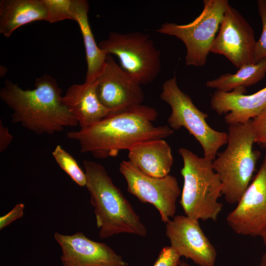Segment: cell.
<instances>
[{"label":"cell","mask_w":266,"mask_h":266,"mask_svg":"<svg viewBox=\"0 0 266 266\" xmlns=\"http://www.w3.org/2000/svg\"><path fill=\"white\" fill-rule=\"evenodd\" d=\"M158 116L154 108L138 104L110 113L86 129L68 132L66 136L78 143L82 153L99 159L116 157L121 150L171 135L174 131L168 125H154Z\"/></svg>","instance_id":"1"},{"label":"cell","mask_w":266,"mask_h":266,"mask_svg":"<svg viewBox=\"0 0 266 266\" xmlns=\"http://www.w3.org/2000/svg\"><path fill=\"white\" fill-rule=\"evenodd\" d=\"M62 93L57 80L45 73L35 79L32 90H24L6 80L0 98L12 110V123L36 134H51L78 125L64 103Z\"/></svg>","instance_id":"2"},{"label":"cell","mask_w":266,"mask_h":266,"mask_svg":"<svg viewBox=\"0 0 266 266\" xmlns=\"http://www.w3.org/2000/svg\"><path fill=\"white\" fill-rule=\"evenodd\" d=\"M86 187L94 208L99 237L107 238L120 233L145 236L147 231L129 201L116 186L104 167L84 160Z\"/></svg>","instance_id":"3"},{"label":"cell","mask_w":266,"mask_h":266,"mask_svg":"<svg viewBox=\"0 0 266 266\" xmlns=\"http://www.w3.org/2000/svg\"><path fill=\"white\" fill-rule=\"evenodd\" d=\"M178 153L183 162L179 202L186 216L197 221H217L223 206L218 201L222 195V184L212 161L184 147L180 148Z\"/></svg>","instance_id":"4"},{"label":"cell","mask_w":266,"mask_h":266,"mask_svg":"<svg viewBox=\"0 0 266 266\" xmlns=\"http://www.w3.org/2000/svg\"><path fill=\"white\" fill-rule=\"evenodd\" d=\"M254 143L251 120L229 126L227 147L212 162L222 184V195L230 204L237 203L250 185L261 155L253 150Z\"/></svg>","instance_id":"5"},{"label":"cell","mask_w":266,"mask_h":266,"mask_svg":"<svg viewBox=\"0 0 266 266\" xmlns=\"http://www.w3.org/2000/svg\"><path fill=\"white\" fill-rule=\"evenodd\" d=\"M160 98L171 108L167 118L169 127L173 131L185 128L201 146L203 157L213 161L220 147L227 144V133L216 131L209 126L206 120L207 115L180 89L176 76L163 83Z\"/></svg>","instance_id":"6"},{"label":"cell","mask_w":266,"mask_h":266,"mask_svg":"<svg viewBox=\"0 0 266 266\" xmlns=\"http://www.w3.org/2000/svg\"><path fill=\"white\" fill-rule=\"evenodd\" d=\"M98 46L105 54L117 56L120 66L141 85L152 83L161 71V52L147 33L111 32Z\"/></svg>","instance_id":"7"},{"label":"cell","mask_w":266,"mask_h":266,"mask_svg":"<svg viewBox=\"0 0 266 266\" xmlns=\"http://www.w3.org/2000/svg\"><path fill=\"white\" fill-rule=\"evenodd\" d=\"M201 13L191 22L179 25L172 22L162 24L156 32L180 39L186 48L187 66H203L227 7V0H204Z\"/></svg>","instance_id":"8"},{"label":"cell","mask_w":266,"mask_h":266,"mask_svg":"<svg viewBox=\"0 0 266 266\" xmlns=\"http://www.w3.org/2000/svg\"><path fill=\"white\" fill-rule=\"evenodd\" d=\"M119 171L127 184V191L143 203L153 205L165 223L174 217L176 201L181 194L177 180L168 174L155 177L146 174L128 161H123Z\"/></svg>","instance_id":"9"},{"label":"cell","mask_w":266,"mask_h":266,"mask_svg":"<svg viewBox=\"0 0 266 266\" xmlns=\"http://www.w3.org/2000/svg\"><path fill=\"white\" fill-rule=\"evenodd\" d=\"M254 33L242 15L230 4L221 21L210 52L222 55L236 67L255 64Z\"/></svg>","instance_id":"10"},{"label":"cell","mask_w":266,"mask_h":266,"mask_svg":"<svg viewBox=\"0 0 266 266\" xmlns=\"http://www.w3.org/2000/svg\"><path fill=\"white\" fill-rule=\"evenodd\" d=\"M226 221L236 233L261 236L266 231V156L256 176Z\"/></svg>","instance_id":"11"},{"label":"cell","mask_w":266,"mask_h":266,"mask_svg":"<svg viewBox=\"0 0 266 266\" xmlns=\"http://www.w3.org/2000/svg\"><path fill=\"white\" fill-rule=\"evenodd\" d=\"M97 81L99 99L111 113L141 104L144 100L141 85L119 65L111 55H107L105 66Z\"/></svg>","instance_id":"12"},{"label":"cell","mask_w":266,"mask_h":266,"mask_svg":"<svg viewBox=\"0 0 266 266\" xmlns=\"http://www.w3.org/2000/svg\"><path fill=\"white\" fill-rule=\"evenodd\" d=\"M166 234L170 247L180 256L198 266H214L217 252L201 228L199 221L176 215L166 223Z\"/></svg>","instance_id":"13"},{"label":"cell","mask_w":266,"mask_h":266,"mask_svg":"<svg viewBox=\"0 0 266 266\" xmlns=\"http://www.w3.org/2000/svg\"><path fill=\"white\" fill-rule=\"evenodd\" d=\"M62 254L63 266H126L122 256L104 243L93 241L82 232L54 235Z\"/></svg>","instance_id":"14"},{"label":"cell","mask_w":266,"mask_h":266,"mask_svg":"<svg viewBox=\"0 0 266 266\" xmlns=\"http://www.w3.org/2000/svg\"><path fill=\"white\" fill-rule=\"evenodd\" d=\"M246 91L243 87L229 92L216 90L210 99L211 108L219 115L226 114L229 126L245 123L266 108V86L251 95Z\"/></svg>","instance_id":"15"},{"label":"cell","mask_w":266,"mask_h":266,"mask_svg":"<svg viewBox=\"0 0 266 266\" xmlns=\"http://www.w3.org/2000/svg\"><path fill=\"white\" fill-rule=\"evenodd\" d=\"M97 85V79L73 84L63 96L64 103L77 120L80 130L91 127L111 113L100 101Z\"/></svg>","instance_id":"16"},{"label":"cell","mask_w":266,"mask_h":266,"mask_svg":"<svg viewBox=\"0 0 266 266\" xmlns=\"http://www.w3.org/2000/svg\"><path fill=\"white\" fill-rule=\"evenodd\" d=\"M128 151L129 161L146 174L155 177L169 174L173 158L169 145L164 139L144 142Z\"/></svg>","instance_id":"17"},{"label":"cell","mask_w":266,"mask_h":266,"mask_svg":"<svg viewBox=\"0 0 266 266\" xmlns=\"http://www.w3.org/2000/svg\"><path fill=\"white\" fill-rule=\"evenodd\" d=\"M47 13L42 0H1L0 33L10 37L18 28L36 21H45Z\"/></svg>","instance_id":"18"},{"label":"cell","mask_w":266,"mask_h":266,"mask_svg":"<svg viewBox=\"0 0 266 266\" xmlns=\"http://www.w3.org/2000/svg\"><path fill=\"white\" fill-rule=\"evenodd\" d=\"M89 4L86 0H72V20L79 25L83 37L87 64L85 81L96 80L105 65L107 55L97 45L88 20Z\"/></svg>","instance_id":"19"},{"label":"cell","mask_w":266,"mask_h":266,"mask_svg":"<svg viewBox=\"0 0 266 266\" xmlns=\"http://www.w3.org/2000/svg\"><path fill=\"white\" fill-rule=\"evenodd\" d=\"M266 74V58L257 63L243 66L235 73L224 74L208 80L205 86L217 91L229 92L238 87L246 88L255 84L264 78Z\"/></svg>","instance_id":"20"},{"label":"cell","mask_w":266,"mask_h":266,"mask_svg":"<svg viewBox=\"0 0 266 266\" xmlns=\"http://www.w3.org/2000/svg\"><path fill=\"white\" fill-rule=\"evenodd\" d=\"M52 155L59 166L74 182L80 186H86V174L69 153L60 145H57L52 152Z\"/></svg>","instance_id":"21"},{"label":"cell","mask_w":266,"mask_h":266,"mask_svg":"<svg viewBox=\"0 0 266 266\" xmlns=\"http://www.w3.org/2000/svg\"><path fill=\"white\" fill-rule=\"evenodd\" d=\"M45 8L46 21L51 23L72 20V0H42Z\"/></svg>","instance_id":"22"},{"label":"cell","mask_w":266,"mask_h":266,"mask_svg":"<svg viewBox=\"0 0 266 266\" xmlns=\"http://www.w3.org/2000/svg\"><path fill=\"white\" fill-rule=\"evenodd\" d=\"M257 5L262 23V31L255 46L253 58L255 63L266 58V0H257Z\"/></svg>","instance_id":"23"},{"label":"cell","mask_w":266,"mask_h":266,"mask_svg":"<svg viewBox=\"0 0 266 266\" xmlns=\"http://www.w3.org/2000/svg\"><path fill=\"white\" fill-rule=\"evenodd\" d=\"M255 143L266 144V108L251 120Z\"/></svg>","instance_id":"24"},{"label":"cell","mask_w":266,"mask_h":266,"mask_svg":"<svg viewBox=\"0 0 266 266\" xmlns=\"http://www.w3.org/2000/svg\"><path fill=\"white\" fill-rule=\"evenodd\" d=\"M180 257L170 246L163 247L153 266H179Z\"/></svg>","instance_id":"25"},{"label":"cell","mask_w":266,"mask_h":266,"mask_svg":"<svg viewBox=\"0 0 266 266\" xmlns=\"http://www.w3.org/2000/svg\"><path fill=\"white\" fill-rule=\"evenodd\" d=\"M25 205L22 203L17 204L13 209L5 215L0 217V230L9 225L16 219L22 218L24 215Z\"/></svg>","instance_id":"26"},{"label":"cell","mask_w":266,"mask_h":266,"mask_svg":"<svg viewBox=\"0 0 266 266\" xmlns=\"http://www.w3.org/2000/svg\"><path fill=\"white\" fill-rule=\"evenodd\" d=\"M13 138V136L5 127L1 120L0 121V152L5 151L9 146Z\"/></svg>","instance_id":"27"},{"label":"cell","mask_w":266,"mask_h":266,"mask_svg":"<svg viewBox=\"0 0 266 266\" xmlns=\"http://www.w3.org/2000/svg\"><path fill=\"white\" fill-rule=\"evenodd\" d=\"M259 266H266V253H265L262 257Z\"/></svg>","instance_id":"28"},{"label":"cell","mask_w":266,"mask_h":266,"mask_svg":"<svg viewBox=\"0 0 266 266\" xmlns=\"http://www.w3.org/2000/svg\"><path fill=\"white\" fill-rule=\"evenodd\" d=\"M261 237L262 238L263 242L265 246L266 247V231L263 233Z\"/></svg>","instance_id":"29"},{"label":"cell","mask_w":266,"mask_h":266,"mask_svg":"<svg viewBox=\"0 0 266 266\" xmlns=\"http://www.w3.org/2000/svg\"><path fill=\"white\" fill-rule=\"evenodd\" d=\"M179 266H192L184 261L180 263Z\"/></svg>","instance_id":"30"},{"label":"cell","mask_w":266,"mask_h":266,"mask_svg":"<svg viewBox=\"0 0 266 266\" xmlns=\"http://www.w3.org/2000/svg\"><path fill=\"white\" fill-rule=\"evenodd\" d=\"M263 147H264V148H265V149L266 150V144H265V145H263ZM265 156H266V155H265Z\"/></svg>","instance_id":"31"}]
</instances>
